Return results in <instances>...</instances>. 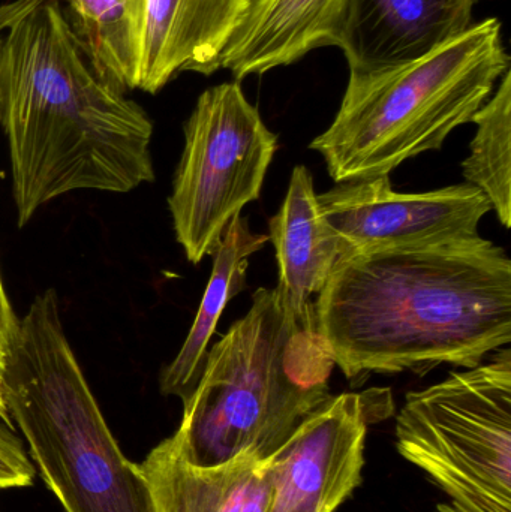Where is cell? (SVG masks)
<instances>
[{
	"label": "cell",
	"instance_id": "obj_21",
	"mask_svg": "<svg viewBox=\"0 0 511 512\" xmlns=\"http://www.w3.org/2000/svg\"><path fill=\"white\" fill-rule=\"evenodd\" d=\"M5 358L6 348L0 346V423L8 426L9 429H14V421H12L11 415H9L8 406H6L5 397H3V370H5Z\"/></svg>",
	"mask_w": 511,
	"mask_h": 512
},
{
	"label": "cell",
	"instance_id": "obj_1",
	"mask_svg": "<svg viewBox=\"0 0 511 512\" xmlns=\"http://www.w3.org/2000/svg\"><path fill=\"white\" fill-rule=\"evenodd\" d=\"M315 330L351 385L372 375L473 369L511 342V261L482 236L342 256Z\"/></svg>",
	"mask_w": 511,
	"mask_h": 512
},
{
	"label": "cell",
	"instance_id": "obj_11",
	"mask_svg": "<svg viewBox=\"0 0 511 512\" xmlns=\"http://www.w3.org/2000/svg\"><path fill=\"white\" fill-rule=\"evenodd\" d=\"M480 0H342L333 47L350 78L407 65L458 38Z\"/></svg>",
	"mask_w": 511,
	"mask_h": 512
},
{
	"label": "cell",
	"instance_id": "obj_23",
	"mask_svg": "<svg viewBox=\"0 0 511 512\" xmlns=\"http://www.w3.org/2000/svg\"><path fill=\"white\" fill-rule=\"evenodd\" d=\"M254 2H257V0H248L249 8H251L252 3H254ZM249 8H248V9H249Z\"/></svg>",
	"mask_w": 511,
	"mask_h": 512
},
{
	"label": "cell",
	"instance_id": "obj_17",
	"mask_svg": "<svg viewBox=\"0 0 511 512\" xmlns=\"http://www.w3.org/2000/svg\"><path fill=\"white\" fill-rule=\"evenodd\" d=\"M69 21L96 65L114 83L128 89L131 75L128 0H60Z\"/></svg>",
	"mask_w": 511,
	"mask_h": 512
},
{
	"label": "cell",
	"instance_id": "obj_6",
	"mask_svg": "<svg viewBox=\"0 0 511 512\" xmlns=\"http://www.w3.org/2000/svg\"><path fill=\"white\" fill-rule=\"evenodd\" d=\"M396 445L452 502L511 512V351L407 394Z\"/></svg>",
	"mask_w": 511,
	"mask_h": 512
},
{
	"label": "cell",
	"instance_id": "obj_14",
	"mask_svg": "<svg viewBox=\"0 0 511 512\" xmlns=\"http://www.w3.org/2000/svg\"><path fill=\"white\" fill-rule=\"evenodd\" d=\"M342 0H257L234 30L219 68L236 81L333 47Z\"/></svg>",
	"mask_w": 511,
	"mask_h": 512
},
{
	"label": "cell",
	"instance_id": "obj_19",
	"mask_svg": "<svg viewBox=\"0 0 511 512\" xmlns=\"http://www.w3.org/2000/svg\"><path fill=\"white\" fill-rule=\"evenodd\" d=\"M17 324L18 318L6 297L5 286H3L2 276H0V346L3 348L8 346L9 340L14 336Z\"/></svg>",
	"mask_w": 511,
	"mask_h": 512
},
{
	"label": "cell",
	"instance_id": "obj_12",
	"mask_svg": "<svg viewBox=\"0 0 511 512\" xmlns=\"http://www.w3.org/2000/svg\"><path fill=\"white\" fill-rule=\"evenodd\" d=\"M269 233L278 261L275 289L282 309L303 330L317 331L315 298L347 249L324 221L314 179L305 165L291 173L284 203L269 221Z\"/></svg>",
	"mask_w": 511,
	"mask_h": 512
},
{
	"label": "cell",
	"instance_id": "obj_5",
	"mask_svg": "<svg viewBox=\"0 0 511 512\" xmlns=\"http://www.w3.org/2000/svg\"><path fill=\"white\" fill-rule=\"evenodd\" d=\"M509 69L501 21L471 24L414 62L350 78L335 120L311 149L335 183L390 176L405 161L440 150Z\"/></svg>",
	"mask_w": 511,
	"mask_h": 512
},
{
	"label": "cell",
	"instance_id": "obj_4",
	"mask_svg": "<svg viewBox=\"0 0 511 512\" xmlns=\"http://www.w3.org/2000/svg\"><path fill=\"white\" fill-rule=\"evenodd\" d=\"M3 397L42 480L65 512H155L63 330L54 289L36 295L6 346Z\"/></svg>",
	"mask_w": 511,
	"mask_h": 512
},
{
	"label": "cell",
	"instance_id": "obj_7",
	"mask_svg": "<svg viewBox=\"0 0 511 512\" xmlns=\"http://www.w3.org/2000/svg\"><path fill=\"white\" fill-rule=\"evenodd\" d=\"M183 132L168 209L186 258L200 264L215 254L230 222L260 198L278 137L239 81L201 93Z\"/></svg>",
	"mask_w": 511,
	"mask_h": 512
},
{
	"label": "cell",
	"instance_id": "obj_2",
	"mask_svg": "<svg viewBox=\"0 0 511 512\" xmlns=\"http://www.w3.org/2000/svg\"><path fill=\"white\" fill-rule=\"evenodd\" d=\"M0 125L18 227L69 192L155 180L152 120L96 65L60 0H35L3 35Z\"/></svg>",
	"mask_w": 511,
	"mask_h": 512
},
{
	"label": "cell",
	"instance_id": "obj_20",
	"mask_svg": "<svg viewBox=\"0 0 511 512\" xmlns=\"http://www.w3.org/2000/svg\"><path fill=\"white\" fill-rule=\"evenodd\" d=\"M35 0H14V2L5 3L0 6V45H2L3 35H5L6 29L9 24L24 11L29 8Z\"/></svg>",
	"mask_w": 511,
	"mask_h": 512
},
{
	"label": "cell",
	"instance_id": "obj_9",
	"mask_svg": "<svg viewBox=\"0 0 511 512\" xmlns=\"http://www.w3.org/2000/svg\"><path fill=\"white\" fill-rule=\"evenodd\" d=\"M387 390L330 396L269 457L267 512H335L359 487L368 426L389 414Z\"/></svg>",
	"mask_w": 511,
	"mask_h": 512
},
{
	"label": "cell",
	"instance_id": "obj_15",
	"mask_svg": "<svg viewBox=\"0 0 511 512\" xmlns=\"http://www.w3.org/2000/svg\"><path fill=\"white\" fill-rule=\"evenodd\" d=\"M267 242L269 236L254 233L248 218L237 216L228 225L212 255V274L194 324L179 354L162 370L159 387L165 396H176L185 402L197 387L219 318L227 304L246 288L249 258Z\"/></svg>",
	"mask_w": 511,
	"mask_h": 512
},
{
	"label": "cell",
	"instance_id": "obj_8",
	"mask_svg": "<svg viewBox=\"0 0 511 512\" xmlns=\"http://www.w3.org/2000/svg\"><path fill=\"white\" fill-rule=\"evenodd\" d=\"M318 204L347 255L471 239L492 210L488 197L468 183L401 194L390 176L336 183L318 195Z\"/></svg>",
	"mask_w": 511,
	"mask_h": 512
},
{
	"label": "cell",
	"instance_id": "obj_16",
	"mask_svg": "<svg viewBox=\"0 0 511 512\" xmlns=\"http://www.w3.org/2000/svg\"><path fill=\"white\" fill-rule=\"evenodd\" d=\"M477 126L470 156L462 164L468 185L476 186L491 201L501 224L511 225V71L500 87L474 114Z\"/></svg>",
	"mask_w": 511,
	"mask_h": 512
},
{
	"label": "cell",
	"instance_id": "obj_18",
	"mask_svg": "<svg viewBox=\"0 0 511 512\" xmlns=\"http://www.w3.org/2000/svg\"><path fill=\"white\" fill-rule=\"evenodd\" d=\"M35 466L14 430L0 423V490L20 489L32 484Z\"/></svg>",
	"mask_w": 511,
	"mask_h": 512
},
{
	"label": "cell",
	"instance_id": "obj_3",
	"mask_svg": "<svg viewBox=\"0 0 511 512\" xmlns=\"http://www.w3.org/2000/svg\"><path fill=\"white\" fill-rule=\"evenodd\" d=\"M333 367L317 331L303 330L282 309L276 289H257L248 313L207 352L168 441L195 466L243 454L269 459L332 396Z\"/></svg>",
	"mask_w": 511,
	"mask_h": 512
},
{
	"label": "cell",
	"instance_id": "obj_22",
	"mask_svg": "<svg viewBox=\"0 0 511 512\" xmlns=\"http://www.w3.org/2000/svg\"><path fill=\"white\" fill-rule=\"evenodd\" d=\"M434 512H482L471 510V508L462 507V505L455 504V502H450V504H441L438 505L437 510Z\"/></svg>",
	"mask_w": 511,
	"mask_h": 512
},
{
	"label": "cell",
	"instance_id": "obj_13",
	"mask_svg": "<svg viewBox=\"0 0 511 512\" xmlns=\"http://www.w3.org/2000/svg\"><path fill=\"white\" fill-rule=\"evenodd\" d=\"M155 512H267L273 480L269 460L236 457L216 466L186 462L168 439L140 465Z\"/></svg>",
	"mask_w": 511,
	"mask_h": 512
},
{
	"label": "cell",
	"instance_id": "obj_10",
	"mask_svg": "<svg viewBox=\"0 0 511 512\" xmlns=\"http://www.w3.org/2000/svg\"><path fill=\"white\" fill-rule=\"evenodd\" d=\"M248 0H128V89L161 92L183 72L212 75Z\"/></svg>",
	"mask_w": 511,
	"mask_h": 512
}]
</instances>
